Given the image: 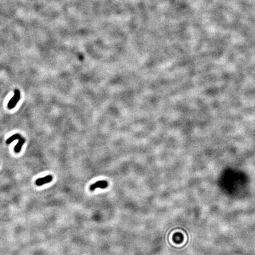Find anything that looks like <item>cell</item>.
Listing matches in <instances>:
<instances>
[{
	"label": "cell",
	"instance_id": "1",
	"mask_svg": "<svg viewBox=\"0 0 255 255\" xmlns=\"http://www.w3.org/2000/svg\"><path fill=\"white\" fill-rule=\"evenodd\" d=\"M20 99V92L19 89H15L14 90V95L11 99V100L8 103V108L11 109H13L17 105L18 102Z\"/></svg>",
	"mask_w": 255,
	"mask_h": 255
},
{
	"label": "cell",
	"instance_id": "2",
	"mask_svg": "<svg viewBox=\"0 0 255 255\" xmlns=\"http://www.w3.org/2000/svg\"><path fill=\"white\" fill-rule=\"evenodd\" d=\"M108 186V183H107V181H104V180H102V181H97L96 183L92 184L90 186L89 188H90V191H95L96 189L97 188L104 189Z\"/></svg>",
	"mask_w": 255,
	"mask_h": 255
},
{
	"label": "cell",
	"instance_id": "4",
	"mask_svg": "<svg viewBox=\"0 0 255 255\" xmlns=\"http://www.w3.org/2000/svg\"><path fill=\"white\" fill-rule=\"evenodd\" d=\"M25 142V139L21 137L19 139V142L17 143V144L15 145V146L14 147V151L16 153H19L21 151V148L23 145V144Z\"/></svg>",
	"mask_w": 255,
	"mask_h": 255
},
{
	"label": "cell",
	"instance_id": "5",
	"mask_svg": "<svg viewBox=\"0 0 255 255\" xmlns=\"http://www.w3.org/2000/svg\"><path fill=\"white\" fill-rule=\"evenodd\" d=\"M21 137V136L20 134H14V135H12L11 137H10L9 139H7V141H6V143H7V144H10L12 142H13L14 141L16 140V139H19Z\"/></svg>",
	"mask_w": 255,
	"mask_h": 255
},
{
	"label": "cell",
	"instance_id": "3",
	"mask_svg": "<svg viewBox=\"0 0 255 255\" xmlns=\"http://www.w3.org/2000/svg\"><path fill=\"white\" fill-rule=\"evenodd\" d=\"M52 179H53V177L50 175H48V176H46L43 178H40L37 179L36 181V184L38 186L43 185L45 184L50 183L51 181H52Z\"/></svg>",
	"mask_w": 255,
	"mask_h": 255
}]
</instances>
